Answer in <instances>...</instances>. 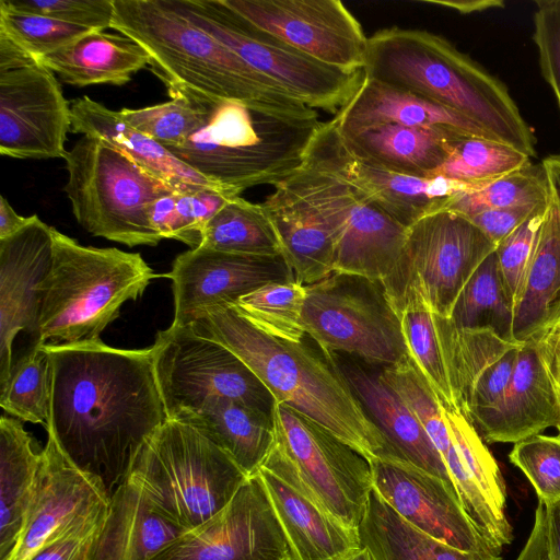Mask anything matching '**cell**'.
Returning a JSON list of instances; mask_svg holds the SVG:
<instances>
[{
  "label": "cell",
  "mask_w": 560,
  "mask_h": 560,
  "mask_svg": "<svg viewBox=\"0 0 560 560\" xmlns=\"http://www.w3.org/2000/svg\"><path fill=\"white\" fill-rule=\"evenodd\" d=\"M120 114L131 127L170 148L182 144L203 124L206 108L197 98L176 95L153 106L124 108Z\"/></svg>",
  "instance_id": "cell-45"
},
{
  "label": "cell",
  "mask_w": 560,
  "mask_h": 560,
  "mask_svg": "<svg viewBox=\"0 0 560 560\" xmlns=\"http://www.w3.org/2000/svg\"><path fill=\"white\" fill-rule=\"evenodd\" d=\"M90 32L93 31L46 15L22 11L11 7L5 0H0V33L37 60Z\"/></svg>",
  "instance_id": "cell-46"
},
{
  "label": "cell",
  "mask_w": 560,
  "mask_h": 560,
  "mask_svg": "<svg viewBox=\"0 0 560 560\" xmlns=\"http://www.w3.org/2000/svg\"><path fill=\"white\" fill-rule=\"evenodd\" d=\"M434 320L457 407L470 421L502 397L522 343L488 329H458L438 315Z\"/></svg>",
  "instance_id": "cell-21"
},
{
  "label": "cell",
  "mask_w": 560,
  "mask_h": 560,
  "mask_svg": "<svg viewBox=\"0 0 560 560\" xmlns=\"http://www.w3.org/2000/svg\"><path fill=\"white\" fill-rule=\"evenodd\" d=\"M363 74L456 112L497 140L536 156L534 131L508 86L442 36L381 30L369 37Z\"/></svg>",
  "instance_id": "cell-3"
},
{
  "label": "cell",
  "mask_w": 560,
  "mask_h": 560,
  "mask_svg": "<svg viewBox=\"0 0 560 560\" xmlns=\"http://www.w3.org/2000/svg\"><path fill=\"white\" fill-rule=\"evenodd\" d=\"M71 130L106 142L178 191L200 188L222 190L165 147L131 127L120 112L112 110L88 96L71 102Z\"/></svg>",
  "instance_id": "cell-29"
},
{
  "label": "cell",
  "mask_w": 560,
  "mask_h": 560,
  "mask_svg": "<svg viewBox=\"0 0 560 560\" xmlns=\"http://www.w3.org/2000/svg\"><path fill=\"white\" fill-rule=\"evenodd\" d=\"M112 28L139 44L172 97L235 101L291 110L303 102L174 10L166 0H114Z\"/></svg>",
  "instance_id": "cell-5"
},
{
  "label": "cell",
  "mask_w": 560,
  "mask_h": 560,
  "mask_svg": "<svg viewBox=\"0 0 560 560\" xmlns=\"http://www.w3.org/2000/svg\"><path fill=\"white\" fill-rule=\"evenodd\" d=\"M71 105L55 73L39 61L0 71V153L14 159L65 158Z\"/></svg>",
  "instance_id": "cell-16"
},
{
  "label": "cell",
  "mask_w": 560,
  "mask_h": 560,
  "mask_svg": "<svg viewBox=\"0 0 560 560\" xmlns=\"http://www.w3.org/2000/svg\"><path fill=\"white\" fill-rule=\"evenodd\" d=\"M199 247L219 252L279 256L281 244L264 203L234 196L207 223Z\"/></svg>",
  "instance_id": "cell-37"
},
{
  "label": "cell",
  "mask_w": 560,
  "mask_h": 560,
  "mask_svg": "<svg viewBox=\"0 0 560 560\" xmlns=\"http://www.w3.org/2000/svg\"><path fill=\"white\" fill-rule=\"evenodd\" d=\"M258 472L293 560H343L362 546L358 528L346 525L299 485L265 468Z\"/></svg>",
  "instance_id": "cell-27"
},
{
  "label": "cell",
  "mask_w": 560,
  "mask_h": 560,
  "mask_svg": "<svg viewBox=\"0 0 560 560\" xmlns=\"http://www.w3.org/2000/svg\"><path fill=\"white\" fill-rule=\"evenodd\" d=\"M533 40L541 74L560 108V0L536 1Z\"/></svg>",
  "instance_id": "cell-50"
},
{
  "label": "cell",
  "mask_w": 560,
  "mask_h": 560,
  "mask_svg": "<svg viewBox=\"0 0 560 560\" xmlns=\"http://www.w3.org/2000/svg\"><path fill=\"white\" fill-rule=\"evenodd\" d=\"M52 226L36 214L13 235L0 240V389L12 368L16 335L28 334L33 345L42 289L52 264Z\"/></svg>",
  "instance_id": "cell-19"
},
{
  "label": "cell",
  "mask_w": 560,
  "mask_h": 560,
  "mask_svg": "<svg viewBox=\"0 0 560 560\" xmlns=\"http://www.w3.org/2000/svg\"><path fill=\"white\" fill-rule=\"evenodd\" d=\"M546 546V545H545ZM539 560H549L548 557L546 556V550L544 551V553L541 555V557L539 558Z\"/></svg>",
  "instance_id": "cell-58"
},
{
  "label": "cell",
  "mask_w": 560,
  "mask_h": 560,
  "mask_svg": "<svg viewBox=\"0 0 560 560\" xmlns=\"http://www.w3.org/2000/svg\"><path fill=\"white\" fill-rule=\"evenodd\" d=\"M334 120L342 135L376 125L398 124L440 128L497 140L482 127L456 112L366 77Z\"/></svg>",
  "instance_id": "cell-30"
},
{
  "label": "cell",
  "mask_w": 560,
  "mask_h": 560,
  "mask_svg": "<svg viewBox=\"0 0 560 560\" xmlns=\"http://www.w3.org/2000/svg\"><path fill=\"white\" fill-rule=\"evenodd\" d=\"M51 364L47 349L30 345L12 363L0 389V406L20 420L47 428L50 411Z\"/></svg>",
  "instance_id": "cell-40"
},
{
  "label": "cell",
  "mask_w": 560,
  "mask_h": 560,
  "mask_svg": "<svg viewBox=\"0 0 560 560\" xmlns=\"http://www.w3.org/2000/svg\"><path fill=\"white\" fill-rule=\"evenodd\" d=\"M510 462L526 476L538 502L550 505L560 501V434H536L514 444Z\"/></svg>",
  "instance_id": "cell-47"
},
{
  "label": "cell",
  "mask_w": 560,
  "mask_h": 560,
  "mask_svg": "<svg viewBox=\"0 0 560 560\" xmlns=\"http://www.w3.org/2000/svg\"><path fill=\"white\" fill-rule=\"evenodd\" d=\"M470 422L486 443H517L558 423L553 393L533 341L521 345L502 397Z\"/></svg>",
  "instance_id": "cell-25"
},
{
  "label": "cell",
  "mask_w": 560,
  "mask_h": 560,
  "mask_svg": "<svg viewBox=\"0 0 560 560\" xmlns=\"http://www.w3.org/2000/svg\"><path fill=\"white\" fill-rule=\"evenodd\" d=\"M545 210L546 207L535 212L495 248L501 277L514 310L527 278Z\"/></svg>",
  "instance_id": "cell-48"
},
{
  "label": "cell",
  "mask_w": 560,
  "mask_h": 560,
  "mask_svg": "<svg viewBox=\"0 0 560 560\" xmlns=\"http://www.w3.org/2000/svg\"><path fill=\"white\" fill-rule=\"evenodd\" d=\"M305 288L303 327L325 352L382 368L410 359L400 315L381 281L334 271Z\"/></svg>",
  "instance_id": "cell-12"
},
{
  "label": "cell",
  "mask_w": 560,
  "mask_h": 560,
  "mask_svg": "<svg viewBox=\"0 0 560 560\" xmlns=\"http://www.w3.org/2000/svg\"><path fill=\"white\" fill-rule=\"evenodd\" d=\"M54 255L42 289L37 335L33 345L95 341L156 277L139 253L93 247L52 228Z\"/></svg>",
  "instance_id": "cell-6"
},
{
  "label": "cell",
  "mask_w": 560,
  "mask_h": 560,
  "mask_svg": "<svg viewBox=\"0 0 560 560\" xmlns=\"http://www.w3.org/2000/svg\"><path fill=\"white\" fill-rule=\"evenodd\" d=\"M430 3L448 7L462 14L476 13L497 8L502 9L505 7V3L502 0L430 1Z\"/></svg>",
  "instance_id": "cell-56"
},
{
  "label": "cell",
  "mask_w": 560,
  "mask_h": 560,
  "mask_svg": "<svg viewBox=\"0 0 560 560\" xmlns=\"http://www.w3.org/2000/svg\"><path fill=\"white\" fill-rule=\"evenodd\" d=\"M370 463L373 489L411 526L459 550L495 552L474 526L451 483L394 458L374 457Z\"/></svg>",
  "instance_id": "cell-18"
},
{
  "label": "cell",
  "mask_w": 560,
  "mask_h": 560,
  "mask_svg": "<svg viewBox=\"0 0 560 560\" xmlns=\"http://www.w3.org/2000/svg\"><path fill=\"white\" fill-rule=\"evenodd\" d=\"M234 197L215 188L192 191L172 190L156 198L149 207V219L162 238H173L191 249L202 243L207 223Z\"/></svg>",
  "instance_id": "cell-39"
},
{
  "label": "cell",
  "mask_w": 560,
  "mask_h": 560,
  "mask_svg": "<svg viewBox=\"0 0 560 560\" xmlns=\"http://www.w3.org/2000/svg\"><path fill=\"white\" fill-rule=\"evenodd\" d=\"M235 353L265 384L276 404H285L328 429L368 460L381 457L385 439L352 392L334 355L308 336L271 337L233 306H220L189 325Z\"/></svg>",
  "instance_id": "cell-2"
},
{
  "label": "cell",
  "mask_w": 560,
  "mask_h": 560,
  "mask_svg": "<svg viewBox=\"0 0 560 560\" xmlns=\"http://www.w3.org/2000/svg\"><path fill=\"white\" fill-rule=\"evenodd\" d=\"M352 392L382 432L383 456L401 460L452 483L445 465L423 427L404 399L369 364L334 355ZM454 487V486H453Z\"/></svg>",
  "instance_id": "cell-24"
},
{
  "label": "cell",
  "mask_w": 560,
  "mask_h": 560,
  "mask_svg": "<svg viewBox=\"0 0 560 560\" xmlns=\"http://www.w3.org/2000/svg\"><path fill=\"white\" fill-rule=\"evenodd\" d=\"M166 3L313 109L336 115L364 78L363 70L347 71L305 55L246 21L222 0H166Z\"/></svg>",
  "instance_id": "cell-11"
},
{
  "label": "cell",
  "mask_w": 560,
  "mask_h": 560,
  "mask_svg": "<svg viewBox=\"0 0 560 560\" xmlns=\"http://www.w3.org/2000/svg\"><path fill=\"white\" fill-rule=\"evenodd\" d=\"M199 100L203 124L166 148L220 189L276 186L301 167L322 124L315 109L291 110L235 101Z\"/></svg>",
  "instance_id": "cell-4"
},
{
  "label": "cell",
  "mask_w": 560,
  "mask_h": 560,
  "mask_svg": "<svg viewBox=\"0 0 560 560\" xmlns=\"http://www.w3.org/2000/svg\"><path fill=\"white\" fill-rule=\"evenodd\" d=\"M534 343L553 393L558 416L556 429L560 434V327Z\"/></svg>",
  "instance_id": "cell-53"
},
{
  "label": "cell",
  "mask_w": 560,
  "mask_h": 560,
  "mask_svg": "<svg viewBox=\"0 0 560 560\" xmlns=\"http://www.w3.org/2000/svg\"><path fill=\"white\" fill-rule=\"evenodd\" d=\"M11 7L92 31L112 27L114 0H5Z\"/></svg>",
  "instance_id": "cell-49"
},
{
  "label": "cell",
  "mask_w": 560,
  "mask_h": 560,
  "mask_svg": "<svg viewBox=\"0 0 560 560\" xmlns=\"http://www.w3.org/2000/svg\"><path fill=\"white\" fill-rule=\"evenodd\" d=\"M374 560H502L493 551H464L436 540L402 520L373 489L358 527Z\"/></svg>",
  "instance_id": "cell-36"
},
{
  "label": "cell",
  "mask_w": 560,
  "mask_h": 560,
  "mask_svg": "<svg viewBox=\"0 0 560 560\" xmlns=\"http://www.w3.org/2000/svg\"><path fill=\"white\" fill-rule=\"evenodd\" d=\"M31 220V217H21L11 207L9 201L1 196L0 198V240L7 238Z\"/></svg>",
  "instance_id": "cell-55"
},
{
  "label": "cell",
  "mask_w": 560,
  "mask_h": 560,
  "mask_svg": "<svg viewBox=\"0 0 560 560\" xmlns=\"http://www.w3.org/2000/svg\"><path fill=\"white\" fill-rule=\"evenodd\" d=\"M547 197L544 167L530 163L479 188L458 192L450 199L445 209L470 217L485 210L544 203Z\"/></svg>",
  "instance_id": "cell-43"
},
{
  "label": "cell",
  "mask_w": 560,
  "mask_h": 560,
  "mask_svg": "<svg viewBox=\"0 0 560 560\" xmlns=\"http://www.w3.org/2000/svg\"><path fill=\"white\" fill-rule=\"evenodd\" d=\"M65 83L122 85L150 65L148 52L125 35L93 31L38 60Z\"/></svg>",
  "instance_id": "cell-34"
},
{
  "label": "cell",
  "mask_w": 560,
  "mask_h": 560,
  "mask_svg": "<svg viewBox=\"0 0 560 560\" xmlns=\"http://www.w3.org/2000/svg\"><path fill=\"white\" fill-rule=\"evenodd\" d=\"M222 1L258 28L323 63L363 70L369 37L339 0Z\"/></svg>",
  "instance_id": "cell-15"
},
{
  "label": "cell",
  "mask_w": 560,
  "mask_h": 560,
  "mask_svg": "<svg viewBox=\"0 0 560 560\" xmlns=\"http://www.w3.org/2000/svg\"><path fill=\"white\" fill-rule=\"evenodd\" d=\"M343 560H374V557L369 548L361 546L359 549L348 555Z\"/></svg>",
  "instance_id": "cell-57"
},
{
  "label": "cell",
  "mask_w": 560,
  "mask_h": 560,
  "mask_svg": "<svg viewBox=\"0 0 560 560\" xmlns=\"http://www.w3.org/2000/svg\"><path fill=\"white\" fill-rule=\"evenodd\" d=\"M185 532L159 514L135 483L125 480L110 498L89 560H151Z\"/></svg>",
  "instance_id": "cell-32"
},
{
  "label": "cell",
  "mask_w": 560,
  "mask_h": 560,
  "mask_svg": "<svg viewBox=\"0 0 560 560\" xmlns=\"http://www.w3.org/2000/svg\"><path fill=\"white\" fill-rule=\"evenodd\" d=\"M547 202L485 210L467 217L497 246Z\"/></svg>",
  "instance_id": "cell-52"
},
{
  "label": "cell",
  "mask_w": 560,
  "mask_h": 560,
  "mask_svg": "<svg viewBox=\"0 0 560 560\" xmlns=\"http://www.w3.org/2000/svg\"><path fill=\"white\" fill-rule=\"evenodd\" d=\"M320 133L341 175L407 229L424 215L445 209L458 192L483 186L395 173L364 162L349 152L334 118L322 124Z\"/></svg>",
  "instance_id": "cell-22"
},
{
  "label": "cell",
  "mask_w": 560,
  "mask_h": 560,
  "mask_svg": "<svg viewBox=\"0 0 560 560\" xmlns=\"http://www.w3.org/2000/svg\"><path fill=\"white\" fill-rule=\"evenodd\" d=\"M151 560H293L259 475L200 526L173 539Z\"/></svg>",
  "instance_id": "cell-14"
},
{
  "label": "cell",
  "mask_w": 560,
  "mask_h": 560,
  "mask_svg": "<svg viewBox=\"0 0 560 560\" xmlns=\"http://www.w3.org/2000/svg\"><path fill=\"white\" fill-rule=\"evenodd\" d=\"M448 320L458 329H488L515 342L514 305L505 290L495 250L472 273Z\"/></svg>",
  "instance_id": "cell-38"
},
{
  "label": "cell",
  "mask_w": 560,
  "mask_h": 560,
  "mask_svg": "<svg viewBox=\"0 0 560 560\" xmlns=\"http://www.w3.org/2000/svg\"><path fill=\"white\" fill-rule=\"evenodd\" d=\"M40 453L22 422L0 419V560H10L35 494Z\"/></svg>",
  "instance_id": "cell-35"
},
{
  "label": "cell",
  "mask_w": 560,
  "mask_h": 560,
  "mask_svg": "<svg viewBox=\"0 0 560 560\" xmlns=\"http://www.w3.org/2000/svg\"><path fill=\"white\" fill-rule=\"evenodd\" d=\"M349 152L375 166L406 175L431 177L465 136L455 131L383 124L340 133Z\"/></svg>",
  "instance_id": "cell-31"
},
{
  "label": "cell",
  "mask_w": 560,
  "mask_h": 560,
  "mask_svg": "<svg viewBox=\"0 0 560 560\" xmlns=\"http://www.w3.org/2000/svg\"><path fill=\"white\" fill-rule=\"evenodd\" d=\"M187 423L226 452L249 477L258 474L275 441L273 418L245 404L211 397L175 419Z\"/></svg>",
  "instance_id": "cell-33"
},
{
  "label": "cell",
  "mask_w": 560,
  "mask_h": 560,
  "mask_svg": "<svg viewBox=\"0 0 560 560\" xmlns=\"http://www.w3.org/2000/svg\"><path fill=\"white\" fill-rule=\"evenodd\" d=\"M409 355L445 409H458L450 383L434 314L423 306H410L400 314ZM460 411V410H459Z\"/></svg>",
  "instance_id": "cell-44"
},
{
  "label": "cell",
  "mask_w": 560,
  "mask_h": 560,
  "mask_svg": "<svg viewBox=\"0 0 560 560\" xmlns=\"http://www.w3.org/2000/svg\"><path fill=\"white\" fill-rule=\"evenodd\" d=\"M172 280V326L186 327L210 310L234 305L271 282L295 281L282 255L254 256L205 247L179 254L165 275Z\"/></svg>",
  "instance_id": "cell-17"
},
{
  "label": "cell",
  "mask_w": 560,
  "mask_h": 560,
  "mask_svg": "<svg viewBox=\"0 0 560 560\" xmlns=\"http://www.w3.org/2000/svg\"><path fill=\"white\" fill-rule=\"evenodd\" d=\"M44 347L51 364L46 430L112 498L141 446L167 420L152 349L113 348L101 339Z\"/></svg>",
  "instance_id": "cell-1"
},
{
  "label": "cell",
  "mask_w": 560,
  "mask_h": 560,
  "mask_svg": "<svg viewBox=\"0 0 560 560\" xmlns=\"http://www.w3.org/2000/svg\"><path fill=\"white\" fill-rule=\"evenodd\" d=\"M247 478L196 428L167 419L141 446L125 480L164 518L190 530L220 512Z\"/></svg>",
  "instance_id": "cell-7"
},
{
  "label": "cell",
  "mask_w": 560,
  "mask_h": 560,
  "mask_svg": "<svg viewBox=\"0 0 560 560\" xmlns=\"http://www.w3.org/2000/svg\"><path fill=\"white\" fill-rule=\"evenodd\" d=\"M544 506L546 512V556L549 560H560V501Z\"/></svg>",
  "instance_id": "cell-54"
},
{
  "label": "cell",
  "mask_w": 560,
  "mask_h": 560,
  "mask_svg": "<svg viewBox=\"0 0 560 560\" xmlns=\"http://www.w3.org/2000/svg\"><path fill=\"white\" fill-rule=\"evenodd\" d=\"M262 203L295 282L306 287L329 276L334 271L337 234L322 212L289 177L276 185Z\"/></svg>",
  "instance_id": "cell-26"
},
{
  "label": "cell",
  "mask_w": 560,
  "mask_h": 560,
  "mask_svg": "<svg viewBox=\"0 0 560 560\" xmlns=\"http://www.w3.org/2000/svg\"><path fill=\"white\" fill-rule=\"evenodd\" d=\"M275 441L261 468L299 485L346 525L358 528L373 490L371 463L328 429L276 404Z\"/></svg>",
  "instance_id": "cell-10"
},
{
  "label": "cell",
  "mask_w": 560,
  "mask_h": 560,
  "mask_svg": "<svg viewBox=\"0 0 560 560\" xmlns=\"http://www.w3.org/2000/svg\"><path fill=\"white\" fill-rule=\"evenodd\" d=\"M406 237L407 228L355 187L340 211L332 269L382 282L398 262Z\"/></svg>",
  "instance_id": "cell-28"
},
{
  "label": "cell",
  "mask_w": 560,
  "mask_h": 560,
  "mask_svg": "<svg viewBox=\"0 0 560 560\" xmlns=\"http://www.w3.org/2000/svg\"><path fill=\"white\" fill-rule=\"evenodd\" d=\"M548 197L527 278L514 310L513 339L537 341L560 327V154L546 156Z\"/></svg>",
  "instance_id": "cell-23"
},
{
  "label": "cell",
  "mask_w": 560,
  "mask_h": 560,
  "mask_svg": "<svg viewBox=\"0 0 560 560\" xmlns=\"http://www.w3.org/2000/svg\"><path fill=\"white\" fill-rule=\"evenodd\" d=\"M63 160V191L85 231L129 247L155 246L163 240L150 222L149 207L176 189L96 138L81 137Z\"/></svg>",
  "instance_id": "cell-8"
},
{
  "label": "cell",
  "mask_w": 560,
  "mask_h": 560,
  "mask_svg": "<svg viewBox=\"0 0 560 560\" xmlns=\"http://www.w3.org/2000/svg\"><path fill=\"white\" fill-rule=\"evenodd\" d=\"M152 349L156 382L168 420L211 397L232 399L272 416L276 400L258 376L223 345L189 326L158 332Z\"/></svg>",
  "instance_id": "cell-13"
},
{
  "label": "cell",
  "mask_w": 560,
  "mask_h": 560,
  "mask_svg": "<svg viewBox=\"0 0 560 560\" xmlns=\"http://www.w3.org/2000/svg\"><path fill=\"white\" fill-rule=\"evenodd\" d=\"M109 503L104 483L75 466L48 434L35 494L10 560H31L43 546Z\"/></svg>",
  "instance_id": "cell-20"
},
{
  "label": "cell",
  "mask_w": 560,
  "mask_h": 560,
  "mask_svg": "<svg viewBox=\"0 0 560 560\" xmlns=\"http://www.w3.org/2000/svg\"><path fill=\"white\" fill-rule=\"evenodd\" d=\"M306 288L295 281L271 282L242 296L233 306L262 332L299 342L306 337L303 307Z\"/></svg>",
  "instance_id": "cell-41"
},
{
  "label": "cell",
  "mask_w": 560,
  "mask_h": 560,
  "mask_svg": "<svg viewBox=\"0 0 560 560\" xmlns=\"http://www.w3.org/2000/svg\"><path fill=\"white\" fill-rule=\"evenodd\" d=\"M108 508L109 504L102 506L80 520L67 532L43 546L31 560H89Z\"/></svg>",
  "instance_id": "cell-51"
},
{
  "label": "cell",
  "mask_w": 560,
  "mask_h": 560,
  "mask_svg": "<svg viewBox=\"0 0 560 560\" xmlns=\"http://www.w3.org/2000/svg\"><path fill=\"white\" fill-rule=\"evenodd\" d=\"M495 248L467 217L442 209L407 229L398 262L382 284L398 314L418 305L450 318L462 290Z\"/></svg>",
  "instance_id": "cell-9"
},
{
  "label": "cell",
  "mask_w": 560,
  "mask_h": 560,
  "mask_svg": "<svg viewBox=\"0 0 560 560\" xmlns=\"http://www.w3.org/2000/svg\"><path fill=\"white\" fill-rule=\"evenodd\" d=\"M530 164V156L501 141L465 137L456 142L444 163L431 177L485 185Z\"/></svg>",
  "instance_id": "cell-42"
}]
</instances>
